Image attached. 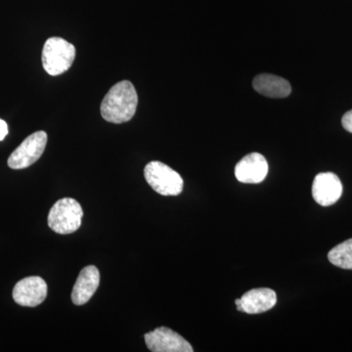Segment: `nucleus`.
<instances>
[{
	"label": "nucleus",
	"instance_id": "obj_7",
	"mask_svg": "<svg viewBox=\"0 0 352 352\" xmlns=\"http://www.w3.org/2000/svg\"><path fill=\"white\" fill-rule=\"evenodd\" d=\"M12 296L21 307H36L47 296V284L41 277L24 278L14 287Z\"/></svg>",
	"mask_w": 352,
	"mask_h": 352
},
{
	"label": "nucleus",
	"instance_id": "obj_11",
	"mask_svg": "<svg viewBox=\"0 0 352 352\" xmlns=\"http://www.w3.org/2000/svg\"><path fill=\"white\" fill-rule=\"evenodd\" d=\"M276 302V293L268 288L251 289L241 298L242 310L248 314H263L274 307Z\"/></svg>",
	"mask_w": 352,
	"mask_h": 352
},
{
	"label": "nucleus",
	"instance_id": "obj_6",
	"mask_svg": "<svg viewBox=\"0 0 352 352\" xmlns=\"http://www.w3.org/2000/svg\"><path fill=\"white\" fill-rule=\"evenodd\" d=\"M146 346L153 352H193L191 344L170 328L160 327L145 335Z\"/></svg>",
	"mask_w": 352,
	"mask_h": 352
},
{
	"label": "nucleus",
	"instance_id": "obj_1",
	"mask_svg": "<svg viewBox=\"0 0 352 352\" xmlns=\"http://www.w3.org/2000/svg\"><path fill=\"white\" fill-rule=\"evenodd\" d=\"M138 105V95L129 80L113 85L100 106L102 117L112 124H124L134 117Z\"/></svg>",
	"mask_w": 352,
	"mask_h": 352
},
{
	"label": "nucleus",
	"instance_id": "obj_4",
	"mask_svg": "<svg viewBox=\"0 0 352 352\" xmlns=\"http://www.w3.org/2000/svg\"><path fill=\"white\" fill-rule=\"evenodd\" d=\"M144 176L148 184L160 195L177 196L182 192L184 182L182 176L161 162L146 164Z\"/></svg>",
	"mask_w": 352,
	"mask_h": 352
},
{
	"label": "nucleus",
	"instance_id": "obj_9",
	"mask_svg": "<svg viewBox=\"0 0 352 352\" xmlns=\"http://www.w3.org/2000/svg\"><path fill=\"white\" fill-rule=\"evenodd\" d=\"M267 173V161L259 153L247 155L235 166V176L238 182L247 184L263 182Z\"/></svg>",
	"mask_w": 352,
	"mask_h": 352
},
{
	"label": "nucleus",
	"instance_id": "obj_14",
	"mask_svg": "<svg viewBox=\"0 0 352 352\" xmlns=\"http://www.w3.org/2000/svg\"><path fill=\"white\" fill-rule=\"evenodd\" d=\"M342 126H344V129H346V131L352 133V110L344 113V117H342Z\"/></svg>",
	"mask_w": 352,
	"mask_h": 352
},
{
	"label": "nucleus",
	"instance_id": "obj_15",
	"mask_svg": "<svg viewBox=\"0 0 352 352\" xmlns=\"http://www.w3.org/2000/svg\"><path fill=\"white\" fill-rule=\"evenodd\" d=\"M8 134V126L3 120L0 119V141L3 140Z\"/></svg>",
	"mask_w": 352,
	"mask_h": 352
},
{
	"label": "nucleus",
	"instance_id": "obj_13",
	"mask_svg": "<svg viewBox=\"0 0 352 352\" xmlns=\"http://www.w3.org/2000/svg\"><path fill=\"white\" fill-rule=\"evenodd\" d=\"M330 263L342 270H352V239L336 245L328 254Z\"/></svg>",
	"mask_w": 352,
	"mask_h": 352
},
{
	"label": "nucleus",
	"instance_id": "obj_2",
	"mask_svg": "<svg viewBox=\"0 0 352 352\" xmlns=\"http://www.w3.org/2000/svg\"><path fill=\"white\" fill-rule=\"evenodd\" d=\"M75 58V46L63 38H51L44 43L41 60L48 75H62L71 68Z\"/></svg>",
	"mask_w": 352,
	"mask_h": 352
},
{
	"label": "nucleus",
	"instance_id": "obj_8",
	"mask_svg": "<svg viewBox=\"0 0 352 352\" xmlns=\"http://www.w3.org/2000/svg\"><path fill=\"white\" fill-rule=\"evenodd\" d=\"M342 184L339 176L333 173H322L315 176L312 184V196L322 207H329L340 200Z\"/></svg>",
	"mask_w": 352,
	"mask_h": 352
},
{
	"label": "nucleus",
	"instance_id": "obj_10",
	"mask_svg": "<svg viewBox=\"0 0 352 352\" xmlns=\"http://www.w3.org/2000/svg\"><path fill=\"white\" fill-rule=\"evenodd\" d=\"M100 284V273L98 268L94 265L87 266L80 271L76 279L73 292L72 300L76 305H82L89 302L95 292Z\"/></svg>",
	"mask_w": 352,
	"mask_h": 352
},
{
	"label": "nucleus",
	"instance_id": "obj_12",
	"mask_svg": "<svg viewBox=\"0 0 352 352\" xmlns=\"http://www.w3.org/2000/svg\"><path fill=\"white\" fill-rule=\"evenodd\" d=\"M254 90L270 98H286L292 92L291 85L281 76L261 74L252 82Z\"/></svg>",
	"mask_w": 352,
	"mask_h": 352
},
{
	"label": "nucleus",
	"instance_id": "obj_5",
	"mask_svg": "<svg viewBox=\"0 0 352 352\" xmlns=\"http://www.w3.org/2000/svg\"><path fill=\"white\" fill-rule=\"evenodd\" d=\"M46 144H47L46 132L36 131L28 136L9 157V168L12 170L29 168L43 156Z\"/></svg>",
	"mask_w": 352,
	"mask_h": 352
},
{
	"label": "nucleus",
	"instance_id": "obj_3",
	"mask_svg": "<svg viewBox=\"0 0 352 352\" xmlns=\"http://www.w3.org/2000/svg\"><path fill=\"white\" fill-rule=\"evenodd\" d=\"M82 206L75 199H60L51 208L48 226L62 235L74 233L82 226Z\"/></svg>",
	"mask_w": 352,
	"mask_h": 352
}]
</instances>
